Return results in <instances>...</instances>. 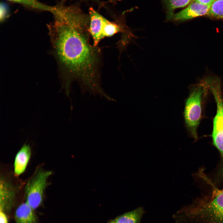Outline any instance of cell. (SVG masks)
I'll use <instances>...</instances> for the list:
<instances>
[{"label":"cell","instance_id":"obj_1","mask_svg":"<svg viewBox=\"0 0 223 223\" xmlns=\"http://www.w3.org/2000/svg\"><path fill=\"white\" fill-rule=\"evenodd\" d=\"M85 27L55 20L50 33L57 57L66 72L94 92L100 89L98 57L96 46L90 43Z\"/></svg>","mask_w":223,"mask_h":223},{"label":"cell","instance_id":"obj_16","mask_svg":"<svg viewBox=\"0 0 223 223\" xmlns=\"http://www.w3.org/2000/svg\"><path fill=\"white\" fill-rule=\"evenodd\" d=\"M199 3L207 6H210L212 5L215 0H193Z\"/></svg>","mask_w":223,"mask_h":223},{"label":"cell","instance_id":"obj_15","mask_svg":"<svg viewBox=\"0 0 223 223\" xmlns=\"http://www.w3.org/2000/svg\"><path fill=\"white\" fill-rule=\"evenodd\" d=\"M0 223H8V219L7 215L5 212L0 211Z\"/></svg>","mask_w":223,"mask_h":223},{"label":"cell","instance_id":"obj_12","mask_svg":"<svg viewBox=\"0 0 223 223\" xmlns=\"http://www.w3.org/2000/svg\"><path fill=\"white\" fill-rule=\"evenodd\" d=\"M168 10L167 19L170 20L173 14V11L176 9L185 7L191 0H163Z\"/></svg>","mask_w":223,"mask_h":223},{"label":"cell","instance_id":"obj_2","mask_svg":"<svg viewBox=\"0 0 223 223\" xmlns=\"http://www.w3.org/2000/svg\"><path fill=\"white\" fill-rule=\"evenodd\" d=\"M209 196L199 198L173 216L175 223H223V190L215 187Z\"/></svg>","mask_w":223,"mask_h":223},{"label":"cell","instance_id":"obj_3","mask_svg":"<svg viewBox=\"0 0 223 223\" xmlns=\"http://www.w3.org/2000/svg\"><path fill=\"white\" fill-rule=\"evenodd\" d=\"M208 90L204 78L191 87L186 101L184 112L185 124L188 131L195 140L198 139L197 129L201 117L202 100Z\"/></svg>","mask_w":223,"mask_h":223},{"label":"cell","instance_id":"obj_9","mask_svg":"<svg viewBox=\"0 0 223 223\" xmlns=\"http://www.w3.org/2000/svg\"><path fill=\"white\" fill-rule=\"evenodd\" d=\"M31 151L28 144H24L16 154L14 162V172L19 176L25 171L30 160Z\"/></svg>","mask_w":223,"mask_h":223},{"label":"cell","instance_id":"obj_17","mask_svg":"<svg viewBox=\"0 0 223 223\" xmlns=\"http://www.w3.org/2000/svg\"><path fill=\"white\" fill-rule=\"evenodd\" d=\"M107 223H116V222H115L114 220L113 219L107 222Z\"/></svg>","mask_w":223,"mask_h":223},{"label":"cell","instance_id":"obj_7","mask_svg":"<svg viewBox=\"0 0 223 223\" xmlns=\"http://www.w3.org/2000/svg\"><path fill=\"white\" fill-rule=\"evenodd\" d=\"M16 188L13 184L4 176L0 179V211H9L13 203L16 193Z\"/></svg>","mask_w":223,"mask_h":223},{"label":"cell","instance_id":"obj_10","mask_svg":"<svg viewBox=\"0 0 223 223\" xmlns=\"http://www.w3.org/2000/svg\"><path fill=\"white\" fill-rule=\"evenodd\" d=\"M33 210L26 202L20 204L15 213V218L16 223H37Z\"/></svg>","mask_w":223,"mask_h":223},{"label":"cell","instance_id":"obj_11","mask_svg":"<svg viewBox=\"0 0 223 223\" xmlns=\"http://www.w3.org/2000/svg\"><path fill=\"white\" fill-rule=\"evenodd\" d=\"M143 213V208L140 207L119 216L114 220L116 223H140Z\"/></svg>","mask_w":223,"mask_h":223},{"label":"cell","instance_id":"obj_14","mask_svg":"<svg viewBox=\"0 0 223 223\" xmlns=\"http://www.w3.org/2000/svg\"><path fill=\"white\" fill-rule=\"evenodd\" d=\"M22 4L35 8L51 11L53 7L45 5L37 0H7Z\"/></svg>","mask_w":223,"mask_h":223},{"label":"cell","instance_id":"obj_6","mask_svg":"<svg viewBox=\"0 0 223 223\" xmlns=\"http://www.w3.org/2000/svg\"><path fill=\"white\" fill-rule=\"evenodd\" d=\"M210 7L192 0L187 7L173 14L170 20L178 22L207 15Z\"/></svg>","mask_w":223,"mask_h":223},{"label":"cell","instance_id":"obj_8","mask_svg":"<svg viewBox=\"0 0 223 223\" xmlns=\"http://www.w3.org/2000/svg\"><path fill=\"white\" fill-rule=\"evenodd\" d=\"M90 23L88 31L93 41V45L96 46L103 38V33L107 19L92 8L90 9Z\"/></svg>","mask_w":223,"mask_h":223},{"label":"cell","instance_id":"obj_13","mask_svg":"<svg viewBox=\"0 0 223 223\" xmlns=\"http://www.w3.org/2000/svg\"><path fill=\"white\" fill-rule=\"evenodd\" d=\"M207 15L213 18L223 19V0H215Z\"/></svg>","mask_w":223,"mask_h":223},{"label":"cell","instance_id":"obj_5","mask_svg":"<svg viewBox=\"0 0 223 223\" xmlns=\"http://www.w3.org/2000/svg\"><path fill=\"white\" fill-rule=\"evenodd\" d=\"M52 173L50 171L37 168L25 185L26 202L34 210L40 206L42 202L44 191L47 186V180Z\"/></svg>","mask_w":223,"mask_h":223},{"label":"cell","instance_id":"obj_4","mask_svg":"<svg viewBox=\"0 0 223 223\" xmlns=\"http://www.w3.org/2000/svg\"><path fill=\"white\" fill-rule=\"evenodd\" d=\"M205 79L216 103V113L213 120L211 137L213 145L221 154V164L220 171L223 173V97L221 82L219 78L215 77L209 76Z\"/></svg>","mask_w":223,"mask_h":223}]
</instances>
